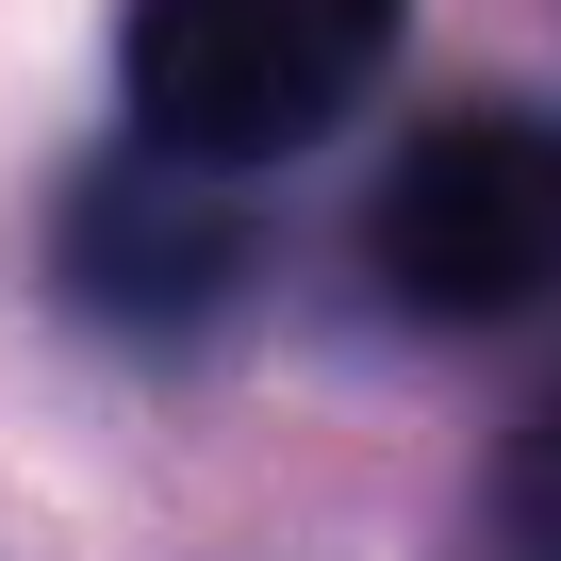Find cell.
<instances>
[{
	"mask_svg": "<svg viewBox=\"0 0 561 561\" xmlns=\"http://www.w3.org/2000/svg\"><path fill=\"white\" fill-rule=\"evenodd\" d=\"M495 561H561V430L512 446V479H495Z\"/></svg>",
	"mask_w": 561,
	"mask_h": 561,
	"instance_id": "277c9868",
	"label": "cell"
},
{
	"mask_svg": "<svg viewBox=\"0 0 561 561\" xmlns=\"http://www.w3.org/2000/svg\"><path fill=\"white\" fill-rule=\"evenodd\" d=\"M380 280L446 331H495V314H545L561 298V133L545 116H446L397 149L380 182Z\"/></svg>",
	"mask_w": 561,
	"mask_h": 561,
	"instance_id": "7a4b0ae2",
	"label": "cell"
},
{
	"mask_svg": "<svg viewBox=\"0 0 561 561\" xmlns=\"http://www.w3.org/2000/svg\"><path fill=\"white\" fill-rule=\"evenodd\" d=\"M83 280L116 314H198L215 280H231V215H215V182L198 165H133L100 215H83Z\"/></svg>",
	"mask_w": 561,
	"mask_h": 561,
	"instance_id": "3957f363",
	"label": "cell"
},
{
	"mask_svg": "<svg viewBox=\"0 0 561 561\" xmlns=\"http://www.w3.org/2000/svg\"><path fill=\"white\" fill-rule=\"evenodd\" d=\"M545 430H561V413H545Z\"/></svg>",
	"mask_w": 561,
	"mask_h": 561,
	"instance_id": "5b68a950",
	"label": "cell"
},
{
	"mask_svg": "<svg viewBox=\"0 0 561 561\" xmlns=\"http://www.w3.org/2000/svg\"><path fill=\"white\" fill-rule=\"evenodd\" d=\"M397 50V0H133V133L149 165L248 182L314 149Z\"/></svg>",
	"mask_w": 561,
	"mask_h": 561,
	"instance_id": "6da1fadb",
	"label": "cell"
}]
</instances>
